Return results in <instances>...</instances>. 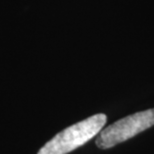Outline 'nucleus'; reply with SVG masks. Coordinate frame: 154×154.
Here are the masks:
<instances>
[{
    "instance_id": "nucleus-1",
    "label": "nucleus",
    "mask_w": 154,
    "mask_h": 154,
    "mask_svg": "<svg viewBox=\"0 0 154 154\" xmlns=\"http://www.w3.org/2000/svg\"><path fill=\"white\" fill-rule=\"evenodd\" d=\"M107 120L103 113L90 116L59 132L38 151V154H66L84 145L102 130Z\"/></svg>"
},
{
    "instance_id": "nucleus-2",
    "label": "nucleus",
    "mask_w": 154,
    "mask_h": 154,
    "mask_svg": "<svg viewBox=\"0 0 154 154\" xmlns=\"http://www.w3.org/2000/svg\"><path fill=\"white\" fill-rule=\"evenodd\" d=\"M154 125V108L136 112L117 120L102 129L95 140L101 149H107L124 142Z\"/></svg>"
}]
</instances>
